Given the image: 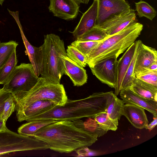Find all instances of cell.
Returning a JSON list of instances; mask_svg holds the SVG:
<instances>
[{
    "instance_id": "1",
    "label": "cell",
    "mask_w": 157,
    "mask_h": 157,
    "mask_svg": "<svg viewBox=\"0 0 157 157\" xmlns=\"http://www.w3.org/2000/svg\"><path fill=\"white\" fill-rule=\"evenodd\" d=\"M33 136L46 142L49 149L60 153H68L91 146L98 137L79 128L71 121H60L46 125Z\"/></svg>"
},
{
    "instance_id": "2",
    "label": "cell",
    "mask_w": 157,
    "mask_h": 157,
    "mask_svg": "<svg viewBox=\"0 0 157 157\" xmlns=\"http://www.w3.org/2000/svg\"><path fill=\"white\" fill-rule=\"evenodd\" d=\"M114 94L113 91L96 92L81 99H68L63 105H56L49 111L32 117L27 121L40 119L74 121L84 117L94 118L100 113L105 112Z\"/></svg>"
},
{
    "instance_id": "3",
    "label": "cell",
    "mask_w": 157,
    "mask_h": 157,
    "mask_svg": "<svg viewBox=\"0 0 157 157\" xmlns=\"http://www.w3.org/2000/svg\"><path fill=\"white\" fill-rule=\"evenodd\" d=\"M143 28V25L136 20L118 32L101 41L85 57L86 64L90 68L105 59L117 58L136 41Z\"/></svg>"
},
{
    "instance_id": "4",
    "label": "cell",
    "mask_w": 157,
    "mask_h": 157,
    "mask_svg": "<svg viewBox=\"0 0 157 157\" xmlns=\"http://www.w3.org/2000/svg\"><path fill=\"white\" fill-rule=\"evenodd\" d=\"M44 38L42 45L43 61L41 77L60 84L65 72L61 56H67L63 41L58 36L53 33L44 35Z\"/></svg>"
},
{
    "instance_id": "5",
    "label": "cell",
    "mask_w": 157,
    "mask_h": 157,
    "mask_svg": "<svg viewBox=\"0 0 157 157\" xmlns=\"http://www.w3.org/2000/svg\"><path fill=\"white\" fill-rule=\"evenodd\" d=\"M63 85L54 82L49 79L39 78L34 87L16 102V112L25 108L34 102L46 100L58 106L63 105L68 99Z\"/></svg>"
},
{
    "instance_id": "6",
    "label": "cell",
    "mask_w": 157,
    "mask_h": 157,
    "mask_svg": "<svg viewBox=\"0 0 157 157\" xmlns=\"http://www.w3.org/2000/svg\"><path fill=\"white\" fill-rule=\"evenodd\" d=\"M39 78L31 63H22L15 67L3 88L12 94L16 101L34 87Z\"/></svg>"
},
{
    "instance_id": "7",
    "label": "cell",
    "mask_w": 157,
    "mask_h": 157,
    "mask_svg": "<svg viewBox=\"0 0 157 157\" xmlns=\"http://www.w3.org/2000/svg\"><path fill=\"white\" fill-rule=\"evenodd\" d=\"M48 149L46 142L33 136L17 133L8 128L0 132V156L13 152Z\"/></svg>"
},
{
    "instance_id": "8",
    "label": "cell",
    "mask_w": 157,
    "mask_h": 157,
    "mask_svg": "<svg viewBox=\"0 0 157 157\" xmlns=\"http://www.w3.org/2000/svg\"><path fill=\"white\" fill-rule=\"evenodd\" d=\"M98 15L95 26L103 28L131 10L126 0H97Z\"/></svg>"
},
{
    "instance_id": "9",
    "label": "cell",
    "mask_w": 157,
    "mask_h": 157,
    "mask_svg": "<svg viewBox=\"0 0 157 157\" xmlns=\"http://www.w3.org/2000/svg\"><path fill=\"white\" fill-rule=\"evenodd\" d=\"M117 58L105 59L90 68L93 74L102 83L114 89L117 82Z\"/></svg>"
},
{
    "instance_id": "10",
    "label": "cell",
    "mask_w": 157,
    "mask_h": 157,
    "mask_svg": "<svg viewBox=\"0 0 157 157\" xmlns=\"http://www.w3.org/2000/svg\"><path fill=\"white\" fill-rule=\"evenodd\" d=\"M136 55L133 75L143 71L152 63L157 62L156 49L144 44L140 40H136Z\"/></svg>"
},
{
    "instance_id": "11",
    "label": "cell",
    "mask_w": 157,
    "mask_h": 157,
    "mask_svg": "<svg viewBox=\"0 0 157 157\" xmlns=\"http://www.w3.org/2000/svg\"><path fill=\"white\" fill-rule=\"evenodd\" d=\"M48 9L56 17L67 20L76 18L79 11V4L74 0H49Z\"/></svg>"
},
{
    "instance_id": "12",
    "label": "cell",
    "mask_w": 157,
    "mask_h": 157,
    "mask_svg": "<svg viewBox=\"0 0 157 157\" xmlns=\"http://www.w3.org/2000/svg\"><path fill=\"white\" fill-rule=\"evenodd\" d=\"M61 57L64 66V74L68 76L74 86H81L87 82L88 76L86 70L67 56Z\"/></svg>"
},
{
    "instance_id": "13",
    "label": "cell",
    "mask_w": 157,
    "mask_h": 157,
    "mask_svg": "<svg viewBox=\"0 0 157 157\" xmlns=\"http://www.w3.org/2000/svg\"><path fill=\"white\" fill-rule=\"evenodd\" d=\"M56 104L49 101L41 100L36 101L21 111L16 112L17 121H25L52 109Z\"/></svg>"
},
{
    "instance_id": "14",
    "label": "cell",
    "mask_w": 157,
    "mask_h": 157,
    "mask_svg": "<svg viewBox=\"0 0 157 157\" xmlns=\"http://www.w3.org/2000/svg\"><path fill=\"white\" fill-rule=\"evenodd\" d=\"M98 15V1L94 0L89 9L82 15L72 33L76 39L95 26Z\"/></svg>"
},
{
    "instance_id": "15",
    "label": "cell",
    "mask_w": 157,
    "mask_h": 157,
    "mask_svg": "<svg viewBox=\"0 0 157 157\" xmlns=\"http://www.w3.org/2000/svg\"><path fill=\"white\" fill-rule=\"evenodd\" d=\"M18 25L26 53L32 66L36 75L38 76L42 72L43 61V52L42 45L39 47H35L29 42L24 34L19 22L16 20Z\"/></svg>"
},
{
    "instance_id": "16",
    "label": "cell",
    "mask_w": 157,
    "mask_h": 157,
    "mask_svg": "<svg viewBox=\"0 0 157 157\" xmlns=\"http://www.w3.org/2000/svg\"><path fill=\"white\" fill-rule=\"evenodd\" d=\"M122 115L124 116L132 125L137 128H145L149 122L144 109L133 104H124Z\"/></svg>"
},
{
    "instance_id": "17",
    "label": "cell",
    "mask_w": 157,
    "mask_h": 157,
    "mask_svg": "<svg viewBox=\"0 0 157 157\" xmlns=\"http://www.w3.org/2000/svg\"><path fill=\"white\" fill-rule=\"evenodd\" d=\"M136 46L135 41L127 49L123 56L117 60V79L114 94L117 96L120 93L122 81L126 71L133 58Z\"/></svg>"
},
{
    "instance_id": "18",
    "label": "cell",
    "mask_w": 157,
    "mask_h": 157,
    "mask_svg": "<svg viewBox=\"0 0 157 157\" xmlns=\"http://www.w3.org/2000/svg\"><path fill=\"white\" fill-rule=\"evenodd\" d=\"M119 94L124 104L138 106L148 111L153 116L157 117V102L145 99L133 93L129 88L121 90Z\"/></svg>"
},
{
    "instance_id": "19",
    "label": "cell",
    "mask_w": 157,
    "mask_h": 157,
    "mask_svg": "<svg viewBox=\"0 0 157 157\" xmlns=\"http://www.w3.org/2000/svg\"><path fill=\"white\" fill-rule=\"evenodd\" d=\"M129 88L133 93L145 99L157 102V86L147 83L134 76Z\"/></svg>"
},
{
    "instance_id": "20",
    "label": "cell",
    "mask_w": 157,
    "mask_h": 157,
    "mask_svg": "<svg viewBox=\"0 0 157 157\" xmlns=\"http://www.w3.org/2000/svg\"><path fill=\"white\" fill-rule=\"evenodd\" d=\"M134 10L131 9L128 13L123 15L109 22L102 28L109 36L121 30L132 22L136 20Z\"/></svg>"
},
{
    "instance_id": "21",
    "label": "cell",
    "mask_w": 157,
    "mask_h": 157,
    "mask_svg": "<svg viewBox=\"0 0 157 157\" xmlns=\"http://www.w3.org/2000/svg\"><path fill=\"white\" fill-rule=\"evenodd\" d=\"M58 121L49 119L32 121L24 124L18 129V133L25 136H33L35 133L41 128Z\"/></svg>"
},
{
    "instance_id": "22",
    "label": "cell",
    "mask_w": 157,
    "mask_h": 157,
    "mask_svg": "<svg viewBox=\"0 0 157 157\" xmlns=\"http://www.w3.org/2000/svg\"><path fill=\"white\" fill-rule=\"evenodd\" d=\"M90 118L86 121L80 119L71 121L76 127L99 137L106 133L107 131L101 129L94 119Z\"/></svg>"
},
{
    "instance_id": "23",
    "label": "cell",
    "mask_w": 157,
    "mask_h": 157,
    "mask_svg": "<svg viewBox=\"0 0 157 157\" xmlns=\"http://www.w3.org/2000/svg\"><path fill=\"white\" fill-rule=\"evenodd\" d=\"M124 103L122 100L118 98L114 94L109 103L105 112L112 120L118 122L122 115Z\"/></svg>"
},
{
    "instance_id": "24",
    "label": "cell",
    "mask_w": 157,
    "mask_h": 157,
    "mask_svg": "<svg viewBox=\"0 0 157 157\" xmlns=\"http://www.w3.org/2000/svg\"><path fill=\"white\" fill-rule=\"evenodd\" d=\"M17 60L15 50L8 60L0 68V84L4 85L17 66Z\"/></svg>"
},
{
    "instance_id": "25",
    "label": "cell",
    "mask_w": 157,
    "mask_h": 157,
    "mask_svg": "<svg viewBox=\"0 0 157 157\" xmlns=\"http://www.w3.org/2000/svg\"><path fill=\"white\" fill-rule=\"evenodd\" d=\"M109 36L104 29L95 26L77 38L76 40L83 41H101Z\"/></svg>"
},
{
    "instance_id": "26",
    "label": "cell",
    "mask_w": 157,
    "mask_h": 157,
    "mask_svg": "<svg viewBox=\"0 0 157 157\" xmlns=\"http://www.w3.org/2000/svg\"><path fill=\"white\" fill-rule=\"evenodd\" d=\"M94 118L100 127L105 131H116L117 129L118 122L111 119L105 112L100 113Z\"/></svg>"
},
{
    "instance_id": "27",
    "label": "cell",
    "mask_w": 157,
    "mask_h": 157,
    "mask_svg": "<svg viewBox=\"0 0 157 157\" xmlns=\"http://www.w3.org/2000/svg\"><path fill=\"white\" fill-rule=\"evenodd\" d=\"M136 10L139 17H145L151 21L155 17L157 12L154 8L146 2L140 0L135 3Z\"/></svg>"
},
{
    "instance_id": "28",
    "label": "cell",
    "mask_w": 157,
    "mask_h": 157,
    "mask_svg": "<svg viewBox=\"0 0 157 157\" xmlns=\"http://www.w3.org/2000/svg\"><path fill=\"white\" fill-rule=\"evenodd\" d=\"M18 45L17 43L13 40L1 43L0 45V68L16 50Z\"/></svg>"
},
{
    "instance_id": "29",
    "label": "cell",
    "mask_w": 157,
    "mask_h": 157,
    "mask_svg": "<svg viewBox=\"0 0 157 157\" xmlns=\"http://www.w3.org/2000/svg\"><path fill=\"white\" fill-rule=\"evenodd\" d=\"M101 41H83L76 40L72 43L71 45L79 51L86 57Z\"/></svg>"
},
{
    "instance_id": "30",
    "label": "cell",
    "mask_w": 157,
    "mask_h": 157,
    "mask_svg": "<svg viewBox=\"0 0 157 157\" xmlns=\"http://www.w3.org/2000/svg\"><path fill=\"white\" fill-rule=\"evenodd\" d=\"M136 52V46L135 53L122 81L121 90L129 88L131 85L133 78L134 77L133 73Z\"/></svg>"
},
{
    "instance_id": "31",
    "label": "cell",
    "mask_w": 157,
    "mask_h": 157,
    "mask_svg": "<svg viewBox=\"0 0 157 157\" xmlns=\"http://www.w3.org/2000/svg\"><path fill=\"white\" fill-rule=\"evenodd\" d=\"M67 56L82 67L86 65L85 56L71 45L68 46L66 51Z\"/></svg>"
},
{
    "instance_id": "32",
    "label": "cell",
    "mask_w": 157,
    "mask_h": 157,
    "mask_svg": "<svg viewBox=\"0 0 157 157\" xmlns=\"http://www.w3.org/2000/svg\"><path fill=\"white\" fill-rule=\"evenodd\" d=\"M134 76L147 83L157 86V71L147 69L136 74Z\"/></svg>"
},
{
    "instance_id": "33",
    "label": "cell",
    "mask_w": 157,
    "mask_h": 157,
    "mask_svg": "<svg viewBox=\"0 0 157 157\" xmlns=\"http://www.w3.org/2000/svg\"><path fill=\"white\" fill-rule=\"evenodd\" d=\"M16 109V102L13 96L12 95L5 101L1 118L6 122Z\"/></svg>"
},
{
    "instance_id": "34",
    "label": "cell",
    "mask_w": 157,
    "mask_h": 157,
    "mask_svg": "<svg viewBox=\"0 0 157 157\" xmlns=\"http://www.w3.org/2000/svg\"><path fill=\"white\" fill-rule=\"evenodd\" d=\"M12 94L3 88H0V117H2L5 101Z\"/></svg>"
},
{
    "instance_id": "35",
    "label": "cell",
    "mask_w": 157,
    "mask_h": 157,
    "mask_svg": "<svg viewBox=\"0 0 157 157\" xmlns=\"http://www.w3.org/2000/svg\"><path fill=\"white\" fill-rule=\"evenodd\" d=\"M77 154L81 155V156L94 155L95 154L93 151L88 148L87 147H83L79 148L76 151Z\"/></svg>"
},
{
    "instance_id": "36",
    "label": "cell",
    "mask_w": 157,
    "mask_h": 157,
    "mask_svg": "<svg viewBox=\"0 0 157 157\" xmlns=\"http://www.w3.org/2000/svg\"><path fill=\"white\" fill-rule=\"evenodd\" d=\"M153 120L150 124L147 125L145 128L151 130L155 127L157 124V117L153 116Z\"/></svg>"
},
{
    "instance_id": "37",
    "label": "cell",
    "mask_w": 157,
    "mask_h": 157,
    "mask_svg": "<svg viewBox=\"0 0 157 157\" xmlns=\"http://www.w3.org/2000/svg\"><path fill=\"white\" fill-rule=\"evenodd\" d=\"M6 122L1 118L0 117V132L6 130L7 128L6 126Z\"/></svg>"
},
{
    "instance_id": "38",
    "label": "cell",
    "mask_w": 157,
    "mask_h": 157,
    "mask_svg": "<svg viewBox=\"0 0 157 157\" xmlns=\"http://www.w3.org/2000/svg\"><path fill=\"white\" fill-rule=\"evenodd\" d=\"M148 69L151 71H157V62L151 64Z\"/></svg>"
},
{
    "instance_id": "39",
    "label": "cell",
    "mask_w": 157,
    "mask_h": 157,
    "mask_svg": "<svg viewBox=\"0 0 157 157\" xmlns=\"http://www.w3.org/2000/svg\"><path fill=\"white\" fill-rule=\"evenodd\" d=\"M78 4L82 3L87 4L90 0H74Z\"/></svg>"
},
{
    "instance_id": "40",
    "label": "cell",
    "mask_w": 157,
    "mask_h": 157,
    "mask_svg": "<svg viewBox=\"0 0 157 157\" xmlns=\"http://www.w3.org/2000/svg\"><path fill=\"white\" fill-rule=\"evenodd\" d=\"M5 0H0V5H1V6H2V4H3L4 1Z\"/></svg>"
},
{
    "instance_id": "41",
    "label": "cell",
    "mask_w": 157,
    "mask_h": 157,
    "mask_svg": "<svg viewBox=\"0 0 157 157\" xmlns=\"http://www.w3.org/2000/svg\"><path fill=\"white\" fill-rule=\"evenodd\" d=\"M1 41H0V45L1 44Z\"/></svg>"
}]
</instances>
